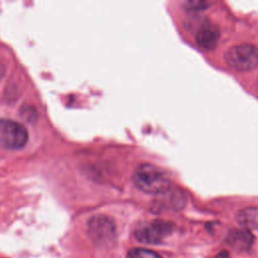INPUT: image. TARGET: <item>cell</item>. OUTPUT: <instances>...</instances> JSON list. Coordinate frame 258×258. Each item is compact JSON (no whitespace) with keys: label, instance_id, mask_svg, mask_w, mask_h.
Masks as SVG:
<instances>
[{"label":"cell","instance_id":"cell-11","mask_svg":"<svg viewBox=\"0 0 258 258\" xmlns=\"http://www.w3.org/2000/svg\"><path fill=\"white\" fill-rule=\"evenodd\" d=\"M215 258H231V257L227 251H221L215 256Z\"/></svg>","mask_w":258,"mask_h":258},{"label":"cell","instance_id":"cell-7","mask_svg":"<svg viewBox=\"0 0 258 258\" xmlns=\"http://www.w3.org/2000/svg\"><path fill=\"white\" fill-rule=\"evenodd\" d=\"M227 244L232 247L233 249L244 252L248 251L254 242V236L250 232V230L247 229H233L229 232L227 238H226Z\"/></svg>","mask_w":258,"mask_h":258},{"label":"cell","instance_id":"cell-6","mask_svg":"<svg viewBox=\"0 0 258 258\" xmlns=\"http://www.w3.org/2000/svg\"><path fill=\"white\" fill-rule=\"evenodd\" d=\"M220 38L219 27L211 22L204 23L196 34L198 45L205 50H213L218 44Z\"/></svg>","mask_w":258,"mask_h":258},{"label":"cell","instance_id":"cell-5","mask_svg":"<svg viewBox=\"0 0 258 258\" xmlns=\"http://www.w3.org/2000/svg\"><path fill=\"white\" fill-rule=\"evenodd\" d=\"M28 140L26 128L13 120L0 119V147L4 149H20Z\"/></svg>","mask_w":258,"mask_h":258},{"label":"cell","instance_id":"cell-3","mask_svg":"<svg viewBox=\"0 0 258 258\" xmlns=\"http://www.w3.org/2000/svg\"><path fill=\"white\" fill-rule=\"evenodd\" d=\"M225 60L237 72H249L258 66V48L244 43L232 46L225 53Z\"/></svg>","mask_w":258,"mask_h":258},{"label":"cell","instance_id":"cell-4","mask_svg":"<svg viewBox=\"0 0 258 258\" xmlns=\"http://www.w3.org/2000/svg\"><path fill=\"white\" fill-rule=\"evenodd\" d=\"M174 229V225L163 220L140 223L134 230V237L144 244H158L169 236Z\"/></svg>","mask_w":258,"mask_h":258},{"label":"cell","instance_id":"cell-8","mask_svg":"<svg viewBox=\"0 0 258 258\" xmlns=\"http://www.w3.org/2000/svg\"><path fill=\"white\" fill-rule=\"evenodd\" d=\"M236 221L244 229H258V207H249L240 210L236 215Z\"/></svg>","mask_w":258,"mask_h":258},{"label":"cell","instance_id":"cell-1","mask_svg":"<svg viewBox=\"0 0 258 258\" xmlns=\"http://www.w3.org/2000/svg\"><path fill=\"white\" fill-rule=\"evenodd\" d=\"M133 182L142 191L152 195L165 194L170 188L167 175L152 164L139 165L133 173Z\"/></svg>","mask_w":258,"mask_h":258},{"label":"cell","instance_id":"cell-10","mask_svg":"<svg viewBox=\"0 0 258 258\" xmlns=\"http://www.w3.org/2000/svg\"><path fill=\"white\" fill-rule=\"evenodd\" d=\"M186 6L191 10H202L206 9L209 6V3L205 1H189L186 3Z\"/></svg>","mask_w":258,"mask_h":258},{"label":"cell","instance_id":"cell-12","mask_svg":"<svg viewBox=\"0 0 258 258\" xmlns=\"http://www.w3.org/2000/svg\"><path fill=\"white\" fill-rule=\"evenodd\" d=\"M2 71H3V69H2V67H1V64H0V77L2 76Z\"/></svg>","mask_w":258,"mask_h":258},{"label":"cell","instance_id":"cell-9","mask_svg":"<svg viewBox=\"0 0 258 258\" xmlns=\"http://www.w3.org/2000/svg\"><path fill=\"white\" fill-rule=\"evenodd\" d=\"M126 258H162V257L156 252L149 249L134 248L127 253Z\"/></svg>","mask_w":258,"mask_h":258},{"label":"cell","instance_id":"cell-2","mask_svg":"<svg viewBox=\"0 0 258 258\" xmlns=\"http://www.w3.org/2000/svg\"><path fill=\"white\" fill-rule=\"evenodd\" d=\"M116 234L114 221L106 215H95L88 222V235L91 241L99 247L112 246L116 241Z\"/></svg>","mask_w":258,"mask_h":258}]
</instances>
